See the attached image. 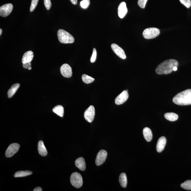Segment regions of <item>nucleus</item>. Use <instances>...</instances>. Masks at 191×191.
<instances>
[{
  "mask_svg": "<svg viewBox=\"0 0 191 191\" xmlns=\"http://www.w3.org/2000/svg\"><path fill=\"white\" fill-rule=\"evenodd\" d=\"M179 66L178 61L174 59H169L163 61L158 65L156 69L157 74H167L171 73L173 71V68L175 66Z\"/></svg>",
  "mask_w": 191,
  "mask_h": 191,
  "instance_id": "obj_1",
  "label": "nucleus"
},
{
  "mask_svg": "<svg viewBox=\"0 0 191 191\" xmlns=\"http://www.w3.org/2000/svg\"><path fill=\"white\" fill-rule=\"evenodd\" d=\"M173 101L180 106L191 104V89L186 90L177 94L173 98Z\"/></svg>",
  "mask_w": 191,
  "mask_h": 191,
  "instance_id": "obj_2",
  "label": "nucleus"
},
{
  "mask_svg": "<svg viewBox=\"0 0 191 191\" xmlns=\"http://www.w3.org/2000/svg\"><path fill=\"white\" fill-rule=\"evenodd\" d=\"M58 39L60 42L63 44L73 43L74 38L72 35L62 29H60L57 32Z\"/></svg>",
  "mask_w": 191,
  "mask_h": 191,
  "instance_id": "obj_3",
  "label": "nucleus"
},
{
  "mask_svg": "<svg viewBox=\"0 0 191 191\" xmlns=\"http://www.w3.org/2000/svg\"><path fill=\"white\" fill-rule=\"evenodd\" d=\"M70 181L72 185L76 188H80L83 184L82 176L78 172L72 173L71 176Z\"/></svg>",
  "mask_w": 191,
  "mask_h": 191,
  "instance_id": "obj_4",
  "label": "nucleus"
},
{
  "mask_svg": "<svg viewBox=\"0 0 191 191\" xmlns=\"http://www.w3.org/2000/svg\"><path fill=\"white\" fill-rule=\"evenodd\" d=\"M160 33L159 29L155 27H150L144 30L143 35L146 39H152L158 37Z\"/></svg>",
  "mask_w": 191,
  "mask_h": 191,
  "instance_id": "obj_5",
  "label": "nucleus"
},
{
  "mask_svg": "<svg viewBox=\"0 0 191 191\" xmlns=\"http://www.w3.org/2000/svg\"><path fill=\"white\" fill-rule=\"evenodd\" d=\"M20 147V145L18 143L11 144L6 150V157L10 158L13 156L19 151Z\"/></svg>",
  "mask_w": 191,
  "mask_h": 191,
  "instance_id": "obj_6",
  "label": "nucleus"
},
{
  "mask_svg": "<svg viewBox=\"0 0 191 191\" xmlns=\"http://www.w3.org/2000/svg\"><path fill=\"white\" fill-rule=\"evenodd\" d=\"M95 114V109L93 106H90L86 110L84 113L85 119L89 122H93Z\"/></svg>",
  "mask_w": 191,
  "mask_h": 191,
  "instance_id": "obj_7",
  "label": "nucleus"
},
{
  "mask_svg": "<svg viewBox=\"0 0 191 191\" xmlns=\"http://www.w3.org/2000/svg\"><path fill=\"white\" fill-rule=\"evenodd\" d=\"M13 8V6L8 3L1 6L0 8V15L3 17H7L11 14Z\"/></svg>",
  "mask_w": 191,
  "mask_h": 191,
  "instance_id": "obj_8",
  "label": "nucleus"
},
{
  "mask_svg": "<svg viewBox=\"0 0 191 191\" xmlns=\"http://www.w3.org/2000/svg\"><path fill=\"white\" fill-rule=\"evenodd\" d=\"M107 153L104 150H101L97 155L95 163L97 166L101 165L104 163L107 158Z\"/></svg>",
  "mask_w": 191,
  "mask_h": 191,
  "instance_id": "obj_9",
  "label": "nucleus"
},
{
  "mask_svg": "<svg viewBox=\"0 0 191 191\" xmlns=\"http://www.w3.org/2000/svg\"><path fill=\"white\" fill-rule=\"evenodd\" d=\"M111 47L113 51L120 58L122 59H126L127 56H126L124 50L121 48L120 47L119 45L116 44H113L111 45Z\"/></svg>",
  "mask_w": 191,
  "mask_h": 191,
  "instance_id": "obj_10",
  "label": "nucleus"
},
{
  "mask_svg": "<svg viewBox=\"0 0 191 191\" xmlns=\"http://www.w3.org/2000/svg\"><path fill=\"white\" fill-rule=\"evenodd\" d=\"M61 74L64 77L70 78L72 75V68L69 64H64L60 68Z\"/></svg>",
  "mask_w": 191,
  "mask_h": 191,
  "instance_id": "obj_11",
  "label": "nucleus"
},
{
  "mask_svg": "<svg viewBox=\"0 0 191 191\" xmlns=\"http://www.w3.org/2000/svg\"><path fill=\"white\" fill-rule=\"evenodd\" d=\"M129 94L127 91L125 90L116 97L115 102L116 105H120L125 102L129 98Z\"/></svg>",
  "mask_w": 191,
  "mask_h": 191,
  "instance_id": "obj_12",
  "label": "nucleus"
},
{
  "mask_svg": "<svg viewBox=\"0 0 191 191\" xmlns=\"http://www.w3.org/2000/svg\"><path fill=\"white\" fill-rule=\"evenodd\" d=\"M127 12V9L126 3L121 2L118 8V15L120 18L122 19L125 17Z\"/></svg>",
  "mask_w": 191,
  "mask_h": 191,
  "instance_id": "obj_13",
  "label": "nucleus"
},
{
  "mask_svg": "<svg viewBox=\"0 0 191 191\" xmlns=\"http://www.w3.org/2000/svg\"><path fill=\"white\" fill-rule=\"evenodd\" d=\"M166 143V139L164 136H162L158 139L156 144V149L158 153H161L165 148Z\"/></svg>",
  "mask_w": 191,
  "mask_h": 191,
  "instance_id": "obj_14",
  "label": "nucleus"
},
{
  "mask_svg": "<svg viewBox=\"0 0 191 191\" xmlns=\"http://www.w3.org/2000/svg\"><path fill=\"white\" fill-rule=\"evenodd\" d=\"M33 53L31 51H29L24 53L23 56L22 62V64L30 62L33 59Z\"/></svg>",
  "mask_w": 191,
  "mask_h": 191,
  "instance_id": "obj_15",
  "label": "nucleus"
},
{
  "mask_svg": "<svg viewBox=\"0 0 191 191\" xmlns=\"http://www.w3.org/2000/svg\"><path fill=\"white\" fill-rule=\"evenodd\" d=\"M38 151L40 155L43 156H46L48 152L43 141L40 140L38 143Z\"/></svg>",
  "mask_w": 191,
  "mask_h": 191,
  "instance_id": "obj_16",
  "label": "nucleus"
},
{
  "mask_svg": "<svg viewBox=\"0 0 191 191\" xmlns=\"http://www.w3.org/2000/svg\"><path fill=\"white\" fill-rule=\"evenodd\" d=\"M75 165L77 168L80 170L84 171L86 169V163L84 158H79L75 161Z\"/></svg>",
  "mask_w": 191,
  "mask_h": 191,
  "instance_id": "obj_17",
  "label": "nucleus"
},
{
  "mask_svg": "<svg viewBox=\"0 0 191 191\" xmlns=\"http://www.w3.org/2000/svg\"><path fill=\"white\" fill-rule=\"evenodd\" d=\"M143 136L147 142L151 141L153 138V134L151 129L148 127L145 128L143 129Z\"/></svg>",
  "mask_w": 191,
  "mask_h": 191,
  "instance_id": "obj_18",
  "label": "nucleus"
},
{
  "mask_svg": "<svg viewBox=\"0 0 191 191\" xmlns=\"http://www.w3.org/2000/svg\"><path fill=\"white\" fill-rule=\"evenodd\" d=\"M20 87V84H19L17 83L13 85L8 92V98H12L15 94V93L17 90Z\"/></svg>",
  "mask_w": 191,
  "mask_h": 191,
  "instance_id": "obj_19",
  "label": "nucleus"
},
{
  "mask_svg": "<svg viewBox=\"0 0 191 191\" xmlns=\"http://www.w3.org/2000/svg\"><path fill=\"white\" fill-rule=\"evenodd\" d=\"M119 182L122 187L125 188L127 187V178L125 173H122L120 175Z\"/></svg>",
  "mask_w": 191,
  "mask_h": 191,
  "instance_id": "obj_20",
  "label": "nucleus"
},
{
  "mask_svg": "<svg viewBox=\"0 0 191 191\" xmlns=\"http://www.w3.org/2000/svg\"><path fill=\"white\" fill-rule=\"evenodd\" d=\"M164 116L167 120L171 121L177 120L179 118L178 115L174 113H166L165 114Z\"/></svg>",
  "mask_w": 191,
  "mask_h": 191,
  "instance_id": "obj_21",
  "label": "nucleus"
},
{
  "mask_svg": "<svg viewBox=\"0 0 191 191\" xmlns=\"http://www.w3.org/2000/svg\"><path fill=\"white\" fill-rule=\"evenodd\" d=\"M53 112L57 115L62 117L64 115V110L63 107L61 105H58L55 107L53 109Z\"/></svg>",
  "mask_w": 191,
  "mask_h": 191,
  "instance_id": "obj_22",
  "label": "nucleus"
},
{
  "mask_svg": "<svg viewBox=\"0 0 191 191\" xmlns=\"http://www.w3.org/2000/svg\"><path fill=\"white\" fill-rule=\"evenodd\" d=\"M32 174V172L30 171H19L17 172L14 174L15 177H26Z\"/></svg>",
  "mask_w": 191,
  "mask_h": 191,
  "instance_id": "obj_23",
  "label": "nucleus"
},
{
  "mask_svg": "<svg viewBox=\"0 0 191 191\" xmlns=\"http://www.w3.org/2000/svg\"><path fill=\"white\" fill-rule=\"evenodd\" d=\"M82 81L87 84H90L93 82L95 80V79L90 76L87 75L86 74H83L82 76Z\"/></svg>",
  "mask_w": 191,
  "mask_h": 191,
  "instance_id": "obj_24",
  "label": "nucleus"
},
{
  "mask_svg": "<svg viewBox=\"0 0 191 191\" xmlns=\"http://www.w3.org/2000/svg\"><path fill=\"white\" fill-rule=\"evenodd\" d=\"M181 187L183 189L188 190H191V180H187L181 184Z\"/></svg>",
  "mask_w": 191,
  "mask_h": 191,
  "instance_id": "obj_25",
  "label": "nucleus"
},
{
  "mask_svg": "<svg viewBox=\"0 0 191 191\" xmlns=\"http://www.w3.org/2000/svg\"><path fill=\"white\" fill-rule=\"evenodd\" d=\"M39 0H32L31 6H30V10L32 12L35 10L37 7L38 2Z\"/></svg>",
  "mask_w": 191,
  "mask_h": 191,
  "instance_id": "obj_26",
  "label": "nucleus"
},
{
  "mask_svg": "<svg viewBox=\"0 0 191 191\" xmlns=\"http://www.w3.org/2000/svg\"><path fill=\"white\" fill-rule=\"evenodd\" d=\"M90 3L87 0H83L81 1L80 4L82 8L86 9L90 5Z\"/></svg>",
  "mask_w": 191,
  "mask_h": 191,
  "instance_id": "obj_27",
  "label": "nucleus"
},
{
  "mask_svg": "<svg viewBox=\"0 0 191 191\" xmlns=\"http://www.w3.org/2000/svg\"><path fill=\"white\" fill-rule=\"evenodd\" d=\"M179 1L182 4L184 5L188 8H189L191 6L190 0H179Z\"/></svg>",
  "mask_w": 191,
  "mask_h": 191,
  "instance_id": "obj_28",
  "label": "nucleus"
},
{
  "mask_svg": "<svg viewBox=\"0 0 191 191\" xmlns=\"http://www.w3.org/2000/svg\"><path fill=\"white\" fill-rule=\"evenodd\" d=\"M97 57V51L95 48H93V54H92L91 58L90 61L91 63H93L96 60Z\"/></svg>",
  "mask_w": 191,
  "mask_h": 191,
  "instance_id": "obj_29",
  "label": "nucleus"
},
{
  "mask_svg": "<svg viewBox=\"0 0 191 191\" xmlns=\"http://www.w3.org/2000/svg\"><path fill=\"white\" fill-rule=\"evenodd\" d=\"M44 4L45 8L48 10H49L51 7V0H44Z\"/></svg>",
  "mask_w": 191,
  "mask_h": 191,
  "instance_id": "obj_30",
  "label": "nucleus"
},
{
  "mask_svg": "<svg viewBox=\"0 0 191 191\" xmlns=\"http://www.w3.org/2000/svg\"><path fill=\"white\" fill-rule=\"evenodd\" d=\"M147 1V0H138V5L141 8L144 9L145 7Z\"/></svg>",
  "mask_w": 191,
  "mask_h": 191,
  "instance_id": "obj_31",
  "label": "nucleus"
},
{
  "mask_svg": "<svg viewBox=\"0 0 191 191\" xmlns=\"http://www.w3.org/2000/svg\"><path fill=\"white\" fill-rule=\"evenodd\" d=\"M31 66V64L30 62H28L23 64V66L25 69H28L30 68Z\"/></svg>",
  "mask_w": 191,
  "mask_h": 191,
  "instance_id": "obj_32",
  "label": "nucleus"
},
{
  "mask_svg": "<svg viewBox=\"0 0 191 191\" xmlns=\"http://www.w3.org/2000/svg\"><path fill=\"white\" fill-rule=\"evenodd\" d=\"M42 191V189L41 188H40V187H39L35 188V189H34V190H33V191Z\"/></svg>",
  "mask_w": 191,
  "mask_h": 191,
  "instance_id": "obj_33",
  "label": "nucleus"
},
{
  "mask_svg": "<svg viewBox=\"0 0 191 191\" xmlns=\"http://www.w3.org/2000/svg\"><path fill=\"white\" fill-rule=\"evenodd\" d=\"M70 1L72 4L74 5H76L77 4L78 0H70Z\"/></svg>",
  "mask_w": 191,
  "mask_h": 191,
  "instance_id": "obj_34",
  "label": "nucleus"
},
{
  "mask_svg": "<svg viewBox=\"0 0 191 191\" xmlns=\"http://www.w3.org/2000/svg\"><path fill=\"white\" fill-rule=\"evenodd\" d=\"M177 67H176V66H175V67H174V68H173V71H177Z\"/></svg>",
  "mask_w": 191,
  "mask_h": 191,
  "instance_id": "obj_35",
  "label": "nucleus"
},
{
  "mask_svg": "<svg viewBox=\"0 0 191 191\" xmlns=\"http://www.w3.org/2000/svg\"><path fill=\"white\" fill-rule=\"evenodd\" d=\"M2 30L1 28L0 29V35H1V34H2Z\"/></svg>",
  "mask_w": 191,
  "mask_h": 191,
  "instance_id": "obj_36",
  "label": "nucleus"
},
{
  "mask_svg": "<svg viewBox=\"0 0 191 191\" xmlns=\"http://www.w3.org/2000/svg\"><path fill=\"white\" fill-rule=\"evenodd\" d=\"M28 69H29V70H31V69H32V67H30V68H29Z\"/></svg>",
  "mask_w": 191,
  "mask_h": 191,
  "instance_id": "obj_37",
  "label": "nucleus"
},
{
  "mask_svg": "<svg viewBox=\"0 0 191 191\" xmlns=\"http://www.w3.org/2000/svg\"><path fill=\"white\" fill-rule=\"evenodd\" d=\"M87 1H89V2L90 3V0H87Z\"/></svg>",
  "mask_w": 191,
  "mask_h": 191,
  "instance_id": "obj_38",
  "label": "nucleus"
}]
</instances>
